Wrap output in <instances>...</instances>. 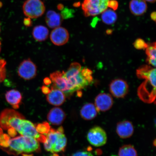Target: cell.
Here are the masks:
<instances>
[{
	"mask_svg": "<svg viewBox=\"0 0 156 156\" xmlns=\"http://www.w3.org/2000/svg\"><path fill=\"white\" fill-rule=\"evenodd\" d=\"M0 126L4 130L14 129L21 136H29L38 142H44L46 136L37 131L32 122L25 119L24 116L12 109H6L0 114Z\"/></svg>",
	"mask_w": 156,
	"mask_h": 156,
	"instance_id": "cell-1",
	"label": "cell"
},
{
	"mask_svg": "<svg viewBox=\"0 0 156 156\" xmlns=\"http://www.w3.org/2000/svg\"><path fill=\"white\" fill-rule=\"evenodd\" d=\"M2 149L9 154L17 155L37 151L40 149V146L39 142L35 138L21 136L10 138L5 147Z\"/></svg>",
	"mask_w": 156,
	"mask_h": 156,
	"instance_id": "cell-2",
	"label": "cell"
},
{
	"mask_svg": "<svg viewBox=\"0 0 156 156\" xmlns=\"http://www.w3.org/2000/svg\"><path fill=\"white\" fill-rule=\"evenodd\" d=\"M81 69L80 64L74 62L64 73L71 95L75 91H79L91 83L82 75Z\"/></svg>",
	"mask_w": 156,
	"mask_h": 156,
	"instance_id": "cell-3",
	"label": "cell"
},
{
	"mask_svg": "<svg viewBox=\"0 0 156 156\" xmlns=\"http://www.w3.org/2000/svg\"><path fill=\"white\" fill-rule=\"evenodd\" d=\"M45 149L52 153H59L65 151L67 139L64 133L62 127L57 130L51 129L47 133L44 142Z\"/></svg>",
	"mask_w": 156,
	"mask_h": 156,
	"instance_id": "cell-4",
	"label": "cell"
},
{
	"mask_svg": "<svg viewBox=\"0 0 156 156\" xmlns=\"http://www.w3.org/2000/svg\"><path fill=\"white\" fill-rule=\"evenodd\" d=\"M144 79L145 80L138 87L137 94L141 101L146 103L155 102L156 98V71Z\"/></svg>",
	"mask_w": 156,
	"mask_h": 156,
	"instance_id": "cell-5",
	"label": "cell"
},
{
	"mask_svg": "<svg viewBox=\"0 0 156 156\" xmlns=\"http://www.w3.org/2000/svg\"><path fill=\"white\" fill-rule=\"evenodd\" d=\"M110 0H84L82 7L86 17L95 16L107 8Z\"/></svg>",
	"mask_w": 156,
	"mask_h": 156,
	"instance_id": "cell-6",
	"label": "cell"
},
{
	"mask_svg": "<svg viewBox=\"0 0 156 156\" xmlns=\"http://www.w3.org/2000/svg\"><path fill=\"white\" fill-rule=\"evenodd\" d=\"M23 10L26 16L37 18L43 15L45 7L41 0H27L23 5Z\"/></svg>",
	"mask_w": 156,
	"mask_h": 156,
	"instance_id": "cell-7",
	"label": "cell"
},
{
	"mask_svg": "<svg viewBox=\"0 0 156 156\" xmlns=\"http://www.w3.org/2000/svg\"><path fill=\"white\" fill-rule=\"evenodd\" d=\"M87 138L89 143L95 147L104 145L107 140L106 132L99 126H95L91 128L87 133Z\"/></svg>",
	"mask_w": 156,
	"mask_h": 156,
	"instance_id": "cell-8",
	"label": "cell"
},
{
	"mask_svg": "<svg viewBox=\"0 0 156 156\" xmlns=\"http://www.w3.org/2000/svg\"><path fill=\"white\" fill-rule=\"evenodd\" d=\"M17 73L19 76L23 79H32L37 75V66L30 58L24 60L20 64Z\"/></svg>",
	"mask_w": 156,
	"mask_h": 156,
	"instance_id": "cell-9",
	"label": "cell"
},
{
	"mask_svg": "<svg viewBox=\"0 0 156 156\" xmlns=\"http://www.w3.org/2000/svg\"><path fill=\"white\" fill-rule=\"evenodd\" d=\"M64 73L65 72L64 71L54 72L50 74V79L55 87L63 91L66 96L69 97L71 94Z\"/></svg>",
	"mask_w": 156,
	"mask_h": 156,
	"instance_id": "cell-10",
	"label": "cell"
},
{
	"mask_svg": "<svg viewBox=\"0 0 156 156\" xmlns=\"http://www.w3.org/2000/svg\"><path fill=\"white\" fill-rule=\"evenodd\" d=\"M110 91L115 97L118 98H123L128 93V85L124 80L115 79L110 84Z\"/></svg>",
	"mask_w": 156,
	"mask_h": 156,
	"instance_id": "cell-11",
	"label": "cell"
},
{
	"mask_svg": "<svg viewBox=\"0 0 156 156\" xmlns=\"http://www.w3.org/2000/svg\"><path fill=\"white\" fill-rule=\"evenodd\" d=\"M50 38L54 44L56 46H62L68 42L69 34L67 29L59 27L52 30L50 34Z\"/></svg>",
	"mask_w": 156,
	"mask_h": 156,
	"instance_id": "cell-12",
	"label": "cell"
},
{
	"mask_svg": "<svg viewBox=\"0 0 156 156\" xmlns=\"http://www.w3.org/2000/svg\"><path fill=\"white\" fill-rule=\"evenodd\" d=\"M113 105V99L108 94H99L95 98V106L98 112H105L112 108Z\"/></svg>",
	"mask_w": 156,
	"mask_h": 156,
	"instance_id": "cell-13",
	"label": "cell"
},
{
	"mask_svg": "<svg viewBox=\"0 0 156 156\" xmlns=\"http://www.w3.org/2000/svg\"><path fill=\"white\" fill-rule=\"evenodd\" d=\"M50 92L47 94L46 100L53 106H61L65 102L66 96L63 91L54 85L51 87Z\"/></svg>",
	"mask_w": 156,
	"mask_h": 156,
	"instance_id": "cell-14",
	"label": "cell"
},
{
	"mask_svg": "<svg viewBox=\"0 0 156 156\" xmlns=\"http://www.w3.org/2000/svg\"><path fill=\"white\" fill-rule=\"evenodd\" d=\"M134 131L133 125L129 121H122L117 124L116 132L119 136L122 139L131 137L133 134Z\"/></svg>",
	"mask_w": 156,
	"mask_h": 156,
	"instance_id": "cell-15",
	"label": "cell"
},
{
	"mask_svg": "<svg viewBox=\"0 0 156 156\" xmlns=\"http://www.w3.org/2000/svg\"><path fill=\"white\" fill-rule=\"evenodd\" d=\"M66 114L59 107H55L49 112L47 119L50 123L55 126H59L63 123L66 118Z\"/></svg>",
	"mask_w": 156,
	"mask_h": 156,
	"instance_id": "cell-16",
	"label": "cell"
},
{
	"mask_svg": "<svg viewBox=\"0 0 156 156\" xmlns=\"http://www.w3.org/2000/svg\"><path fill=\"white\" fill-rule=\"evenodd\" d=\"M5 98L7 102L11 105L13 108H19L22 99V95L20 91L16 90H11L7 91Z\"/></svg>",
	"mask_w": 156,
	"mask_h": 156,
	"instance_id": "cell-17",
	"label": "cell"
},
{
	"mask_svg": "<svg viewBox=\"0 0 156 156\" xmlns=\"http://www.w3.org/2000/svg\"><path fill=\"white\" fill-rule=\"evenodd\" d=\"M98 112L95 105L92 103H87L82 107L80 114L83 119L90 120L95 118Z\"/></svg>",
	"mask_w": 156,
	"mask_h": 156,
	"instance_id": "cell-18",
	"label": "cell"
},
{
	"mask_svg": "<svg viewBox=\"0 0 156 156\" xmlns=\"http://www.w3.org/2000/svg\"><path fill=\"white\" fill-rule=\"evenodd\" d=\"M129 9L133 14L141 16L146 12L147 6L145 0H132L129 3Z\"/></svg>",
	"mask_w": 156,
	"mask_h": 156,
	"instance_id": "cell-19",
	"label": "cell"
},
{
	"mask_svg": "<svg viewBox=\"0 0 156 156\" xmlns=\"http://www.w3.org/2000/svg\"><path fill=\"white\" fill-rule=\"evenodd\" d=\"M63 18L61 15L53 11H49L47 13L46 22L48 26L51 28L59 27L62 24Z\"/></svg>",
	"mask_w": 156,
	"mask_h": 156,
	"instance_id": "cell-20",
	"label": "cell"
},
{
	"mask_svg": "<svg viewBox=\"0 0 156 156\" xmlns=\"http://www.w3.org/2000/svg\"><path fill=\"white\" fill-rule=\"evenodd\" d=\"M49 31L45 27L38 25L33 29L32 35L35 40L42 42L46 40L48 37Z\"/></svg>",
	"mask_w": 156,
	"mask_h": 156,
	"instance_id": "cell-21",
	"label": "cell"
},
{
	"mask_svg": "<svg viewBox=\"0 0 156 156\" xmlns=\"http://www.w3.org/2000/svg\"><path fill=\"white\" fill-rule=\"evenodd\" d=\"M101 18L103 22L107 25H112L116 22L118 18L117 14L111 9H106L102 13Z\"/></svg>",
	"mask_w": 156,
	"mask_h": 156,
	"instance_id": "cell-22",
	"label": "cell"
},
{
	"mask_svg": "<svg viewBox=\"0 0 156 156\" xmlns=\"http://www.w3.org/2000/svg\"><path fill=\"white\" fill-rule=\"evenodd\" d=\"M119 156H138L137 152L133 146L126 145L120 148Z\"/></svg>",
	"mask_w": 156,
	"mask_h": 156,
	"instance_id": "cell-23",
	"label": "cell"
},
{
	"mask_svg": "<svg viewBox=\"0 0 156 156\" xmlns=\"http://www.w3.org/2000/svg\"><path fill=\"white\" fill-rule=\"evenodd\" d=\"M146 49V53L147 56L146 59L156 60V42L148 44Z\"/></svg>",
	"mask_w": 156,
	"mask_h": 156,
	"instance_id": "cell-24",
	"label": "cell"
},
{
	"mask_svg": "<svg viewBox=\"0 0 156 156\" xmlns=\"http://www.w3.org/2000/svg\"><path fill=\"white\" fill-rule=\"evenodd\" d=\"M6 62L4 59L0 60V83L4 80L6 77Z\"/></svg>",
	"mask_w": 156,
	"mask_h": 156,
	"instance_id": "cell-25",
	"label": "cell"
},
{
	"mask_svg": "<svg viewBox=\"0 0 156 156\" xmlns=\"http://www.w3.org/2000/svg\"><path fill=\"white\" fill-rule=\"evenodd\" d=\"M81 73L84 77L86 78L88 81L90 83L93 81L92 76L93 72L87 68H84L81 70Z\"/></svg>",
	"mask_w": 156,
	"mask_h": 156,
	"instance_id": "cell-26",
	"label": "cell"
},
{
	"mask_svg": "<svg viewBox=\"0 0 156 156\" xmlns=\"http://www.w3.org/2000/svg\"><path fill=\"white\" fill-rule=\"evenodd\" d=\"M148 45L147 43L141 38L136 39L133 43L134 47L138 50L146 49Z\"/></svg>",
	"mask_w": 156,
	"mask_h": 156,
	"instance_id": "cell-27",
	"label": "cell"
},
{
	"mask_svg": "<svg viewBox=\"0 0 156 156\" xmlns=\"http://www.w3.org/2000/svg\"><path fill=\"white\" fill-rule=\"evenodd\" d=\"M62 10L61 15L63 19L71 18L74 16V13L75 11L73 9H69L66 7Z\"/></svg>",
	"mask_w": 156,
	"mask_h": 156,
	"instance_id": "cell-28",
	"label": "cell"
},
{
	"mask_svg": "<svg viewBox=\"0 0 156 156\" xmlns=\"http://www.w3.org/2000/svg\"><path fill=\"white\" fill-rule=\"evenodd\" d=\"M37 130L40 134L47 133L50 130L49 126L48 124H41L38 125L37 127H36Z\"/></svg>",
	"mask_w": 156,
	"mask_h": 156,
	"instance_id": "cell-29",
	"label": "cell"
},
{
	"mask_svg": "<svg viewBox=\"0 0 156 156\" xmlns=\"http://www.w3.org/2000/svg\"><path fill=\"white\" fill-rule=\"evenodd\" d=\"M71 156H94L93 154L86 151H78L73 154Z\"/></svg>",
	"mask_w": 156,
	"mask_h": 156,
	"instance_id": "cell-30",
	"label": "cell"
},
{
	"mask_svg": "<svg viewBox=\"0 0 156 156\" xmlns=\"http://www.w3.org/2000/svg\"><path fill=\"white\" fill-rule=\"evenodd\" d=\"M108 6L115 11L118 9L119 3L116 0H110L108 4Z\"/></svg>",
	"mask_w": 156,
	"mask_h": 156,
	"instance_id": "cell-31",
	"label": "cell"
},
{
	"mask_svg": "<svg viewBox=\"0 0 156 156\" xmlns=\"http://www.w3.org/2000/svg\"><path fill=\"white\" fill-rule=\"evenodd\" d=\"M24 24L26 27H30L32 25V21L30 18L28 17V18L24 19Z\"/></svg>",
	"mask_w": 156,
	"mask_h": 156,
	"instance_id": "cell-32",
	"label": "cell"
},
{
	"mask_svg": "<svg viewBox=\"0 0 156 156\" xmlns=\"http://www.w3.org/2000/svg\"><path fill=\"white\" fill-rule=\"evenodd\" d=\"M42 92L44 94H47L50 92L51 89H50L49 87L45 86H43L41 88Z\"/></svg>",
	"mask_w": 156,
	"mask_h": 156,
	"instance_id": "cell-33",
	"label": "cell"
},
{
	"mask_svg": "<svg viewBox=\"0 0 156 156\" xmlns=\"http://www.w3.org/2000/svg\"><path fill=\"white\" fill-rule=\"evenodd\" d=\"M44 83L46 85H49L52 83L51 80L49 78L46 77L44 80Z\"/></svg>",
	"mask_w": 156,
	"mask_h": 156,
	"instance_id": "cell-34",
	"label": "cell"
},
{
	"mask_svg": "<svg viewBox=\"0 0 156 156\" xmlns=\"http://www.w3.org/2000/svg\"><path fill=\"white\" fill-rule=\"evenodd\" d=\"M156 12H152L151 13V19L152 20H153L155 22H156Z\"/></svg>",
	"mask_w": 156,
	"mask_h": 156,
	"instance_id": "cell-35",
	"label": "cell"
},
{
	"mask_svg": "<svg viewBox=\"0 0 156 156\" xmlns=\"http://www.w3.org/2000/svg\"><path fill=\"white\" fill-rule=\"evenodd\" d=\"M98 19L97 18V17H95V18L93 19L92 22L91 23H92V27L95 26L97 23L98 21Z\"/></svg>",
	"mask_w": 156,
	"mask_h": 156,
	"instance_id": "cell-36",
	"label": "cell"
},
{
	"mask_svg": "<svg viewBox=\"0 0 156 156\" xmlns=\"http://www.w3.org/2000/svg\"><path fill=\"white\" fill-rule=\"evenodd\" d=\"M58 8L60 10H62L64 9V5L62 4L58 5Z\"/></svg>",
	"mask_w": 156,
	"mask_h": 156,
	"instance_id": "cell-37",
	"label": "cell"
},
{
	"mask_svg": "<svg viewBox=\"0 0 156 156\" xmlns=\"http://www.w3.org/2000/svg\"><path fill=\"white\" fill-rule=\"evenodd\" d=\"M74 6L76 7H78L80 5V2L76 3L74 4Z\"/></svg>",
	"mask_w": 156,
	"mask_h": 156,
	"instance_id": "cell-38",
	"label": "cell"
},
{
	"mask_svg": "<svg viewBox=\"0 0 156 156\" xmlns=\"http://www.w3.org/2000/svg\"><path fill=\"white\" fill-rule=\"evenodd\" d=\"M112 30L111 29H108V30H107V34H112Z\"/></svg>",
	"mask_w": 156,
	"mask_h": 156,
	"instance_id": "cell-39",
	"label": "cell"
},
{
	"mask_svg": "<svg viewBox=\"0 0 156 156\" xmlns=\"http://www.w3.org/2000/svg\"><path fill=\"white\" fill-rule=\"evenodd\" d=\"M145 1H147L149 2L154 3L155 2L156 0H145Z\"/></svg>",
	"mask_w": 156,
	"mask_h": 156,
	"instance_id": "cell-40",
	"label": "cell"
},
{
	"mask_svg": "<svg viewBox=\"0 0 156 156\" xmlns=\"http://www.w3.org/2000/svg\"><path fill=\"white\" fill-rule=\"evenodd\" d=\"M2 133H3L2 129L0 127V135Z\"/></svg>",
	"mask_w": 156,
	"mask_h": 156,
	"instance_id": "cell-41",
	"label": "cell"
},
{
	"mask_svg": "<svg viewBox=\"0 0 156 156\" xmlns=\"http://www.w3.org/2000/svg\"><path fill=\"white\" fill-rule=\"evenodd\" d=\"M1 43L0 42V52H1Z\"/></svg>",
	"mask_w": 156,
	"mask_h": 156,
	"instance_id": "cell-42",
	"label": "cell"
},
{
	"mask_svg": "<svg viewBox=\"0 0 156 156\" xmlns=\"http://www.w3.org/2000/svg\"><path fill=\"white\" fill-rule=\"evenodd\" d=\"M0 32H1V25H0Z\"/></svg>",
	"mask_w": 156,
	"mask_h": 156,
	"instance_id": "cell-43",
	"label": "cell"
}]
</instances>
